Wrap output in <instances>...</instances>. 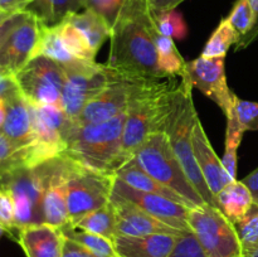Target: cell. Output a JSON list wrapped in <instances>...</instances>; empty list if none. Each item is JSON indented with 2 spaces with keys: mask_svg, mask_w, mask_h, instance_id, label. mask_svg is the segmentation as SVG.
Returning <instances> with one entry per match:
<instances>
[{
  "mask_svg": "<svg viewBox=\"0 0 258 257\" xmlns=\"http://www.w3.org/2000/svg\"><path fill=\"white\" fill-rule=\"evenodd\" d=\"M37 57L49 58L60 65L75 60V57L68 52L63 43L58 24L45 25L40 22L39 38H38L37 45H35L34 53H33V58Z\"/></svg>",
  "mask_w": 258,
  "mask_h": 257,
  "instance_id": "25",
  "label": "cell"
},
{
  "mask_svg": "<svg viewBox=\"0 0 258 257\" xmlns=\"http://www.w3.org/2000/svg\"><path fill=\"white\" fill-rule=\"evenodd\" d=\"M153 17L156 28L163 35L170 37L173 39H184L186 37L188 28L184 22L183 15L175 9L161 12L158 14L153 13Z\"/></svg>",
  "mask_w": 258,
  "mask_h": 257,
  "instance_id": "33",
  "label": "cell"
},
{
  "mask_svg": "<svg viewBox=\"0 0 258 257\" xmlns=\"http://www.w3.org/2000/svg\"><path fill=\"white\" fill-rule=\"evenodd\" d=\"M43 24L57 25L73 13L83 10L81 0H33L28 7Z\"/></svg>",
  "mask_w": 258,
  "mask_h": 257,
  "instance_id": "26",
  "label": "cell"
},
{
  "mask_svg": "<svg viewBox=\"0 0 258 257\" xmlns=\"http://www.w3.org/2000/svg\"><path fill=\"white\" fill-rule=\"evenodd\" d=\"M174 78L153 80L131 102L123 126L121 166L134 158L139 148L151 134L164 131L179 83Z\"/></svg>",
  "mask_w": 258,
  "mask_h": 257,
  "instance_id": "3",
  "label": "cell"
},
{
  "mask_svg": "<svg viewBox=\"0 0 258 257\" xmlns=\"http://www.w3.org/2000/svg\"><path fill=\"white\" fill-rule=\"evenodd\" d=\"M184 76L189 78L193 87L214 101L226 117L233 112L236 95L227 85L224 58H206L201 55L197 59L186 62Z\"/></svg>",
  "mask_w": 258,
  "mask_h": 257,
  "instance_id": "13",
  "label": "cell"
},
{
  "mask_svg": "<svg viewBox=\"0 0 258 257\" xmlns=\"http://www.w3.org/2000/svg\"><path fill=\"white\" fill-rule=\"evenodd\" d=\"M59 229L66 238L77 242V243L87 248L88 251H91L97 257H117V253H116L115 247H113L111 239L98 236V234L91 233V232L75 228V227L68 223Z\"/></svg>",
  "mask_w": 258,
  "mask_h": 257,
  "instance_id": "30",
  "label": "cell"
},
{
  "mask_svg": "<svg viewBox=\"0 0 258 257\" xmlns=\"http://www.w3.org/2000/svg\"><path fill=\"white\" fill-rule=\"evenodd\" d=\"M242 181L246 184L247 188L251 191L252 197H253L254 206L258 207V168L252 171L251 174H248Z\"/></svg>",
  "mask_w": 258,
  "mask_h": 257,
  "instance_id": "45",
  "label": "cell"
},
{
  "mask_svg": "<svg viewBox=\"0 0 258 257\" xmlns=\"http://www.w3.org/2000/svg\"><path fill=\"white\" fill-rule=\"evenodd\" d=\"M184 0H146L149 8L154 14H158L161 12H168L174 10L178 5H180Z\"/></svg>",
  "mask_w": 258,
  "mask_h": 257,
  "instance_id": "43",
  "label": "cell"
},
{
  "mask_svg": "<svg viewBox=\"0 0 258 257\" xmlns=\"http://www.w3.org/2000/svg\"><path fill=\"white\" fill-rule=\"evenodd\" d=\"M66 19L80 30L96 54L103 43L111 38V32H112L111 27L102 17H100L93 10L83 9L78 13H73Z\"/></svg>",
  "mask_w": 258,
  "mask_h": 257,
  "instance_id": "24",
  "label": "cell"
},
{
  "mask_svg": "<svg viewBox=\"0 0 258 257\" xmlns=\"http://www.w3.org/2000/svg\"><path fill=\"white\" fill-rule=\"evenodd\" d=\"M151 81L121 75L93 97L73 121L77 123L102 122L127 112L131 102Z\"/></svg>",
  "mask_w": 258,
  "mask_h": 257,
  "instance_id": "12",
  "label": "cell"
},
{
  "mask_svg": "<svg viewBox=\"0 0 258 257\" xmlns=\"http://www.w3.org/2000/svg\"><path fill=\"white\" fill-rule=\"evenodd\" d=\"M113 175L117 179H120V180H122L125 184H127L131 188L166 197V198L171 199V201L179 202V203L184 204V206H186L188 208H190V207L188 206V203L185 202V199L181 198V197L179 196V194H176L175 191L170 190L169 188L164 186L163 184L156 181L154 178H151L146 171H144L143 169L135 163L134 159H131L130 161H127V163L123 164L122 166H120V168L115 171Z\"/></svg>",
  "mask_w": 258,
  "mask_h": 257,
  "instance_id": "23",
  "label": "cell"
},
{
  "mask_svg": "<svg viewBox=\"0 0 258 257\" xmlns=\"http://www.w3.org/2000/svg\"><path fill=\"white\" fill-rule=\"evenodd\" d=\"M15 241L27 257H62L64 236L57 227L42 223L19 229Z\"/></svg>",
  "mask_w": 258,
  "mask_h": 257,
  "instance_id": "19",
  "label": "cell"
},
{
  "mask_svg": "<svg viewBox=\"0 0 258 257\" xmlns=\"http://www.w3.org/2000/svg\"><path fill=\"white\" fill-rule=\"evenodd\" d=\"M244 257H258V246L254 247V248L249 249L248 252L243 253Z\"/></svg>",
  "mask_w": 258,
  "mask_h": 257,
  "instance_id": "47",
  "label": "cell"
},
{
  "mask_svg": "<svg viewBox=\"0 0 258 257\" xmlns=\"http://www.w3.org/2000/svg\"><path fill=\"white\" fill-rule=\"evenodd\" d=\"M110 202L116 214V234H121V236H148V234L181 236L185 233L155 218L136 204L116 194L115 191L111 194Z\"/></svg>",
  "mask_w": 258,
  "mask_h": 257,
  "instance_id": "17",
  "label": "cell"
},
{
  "mask_svg": "<svg viewBox=\"0 0 258 257\" xmlns=\"http://www.w3.org/2000/svg\"><path fill=\"white\" fill-rule=\"evenodd\" d=\"M29 106L33 143L24 151V166L35 168L45 161L62 156L66 148L63 131L70 117L58 106H35L32 103Z\"/></svg>",
  "mask_w": 258,
  "mask_h": 257,
  "instance_id": "10",
  "label": "cell"
},
{
  "mask_svg": "<svg viewBox=\"0 0 258 257\" xmlns=\"http://www.w3.org/2000/svg\"><path fill=\"white\" fill-rule=\"evenodd\" d=\"M66 159V193L70 216L68 223H75L86 214L110 202L115 175L98 173L76 163L72 159Z\"/></svg>",
  "mask_w": 258,
  "mask_h": 257,
  "instance_id": "7",
  "label": "cell"
},
{
  "mask_svg": "<svg viewBox=\"0 0 258 257\" xmlns=\"http://www.w3.org/2000/svg\"><path fill=\"white\" fill-rule=\"evenodd\" d=\"M82 231L98 234L112 241L116 236V214L111 202L101 208L86 214L75 223H68Z\"/></svg>",
  "mask_w": 258,
  "mask_h": 257,
  "instance_id": "28",
  "label": "cell"
},
{
  "mask_svg": "<svg viewBox=\"0 0 258 257\" xmlns=\"http://www.w3.org/2000/svg\"><path fill=\"white\" fill-rule=\"evenodd\" d=\"M60 65V63H59ZM63 70L62 106L71 120L77 117L86 105L122 73L96 60H80L60 65Z\"/></svg>",
  "mask_w": 258,
  "mask_h": 257,
  "instance_id": "6",
  "label": "cell"
},
{
  "mask_svg": "<svg viewBox=\"0 0 258 257\" xmlns=\"http://www.w3.org/2000/svg\"><path fill=\"white\" fill-rule=\"evenodd\" d=\"M156 30L146 0H127L112 27L106 65L130 77L166 78L158 65L154 40Z\"/></svg>",
  "mask_w": 258,
  "mask_h": 257,
  "instance_id": "1",
  "label": "cell"
},
{
  "mask_svg": "<svg viewBox=\"0 0 258 257\" xmlns=\"http://www.w3.org/2000/svg\"><path fill=\"white\" fill-rule=\"evenodd\" d=\"M7 116L0 130L24 153L33 143L32 115L29 102L20 92L5 101Z\"/></svg>",
  "mask_w": 258,
  "mask_h": 257,
  "instance_id": "21",
  "label": "cell"
},
{
  "mask_svg": "<svg viewBox=\"0 0 258 257\" xmlns=\"http://www.w3.org/2000/svg\"><path fill=\"white\" fill-rule=\"evenodd\" d=\"M4 233H7V231H5V228H4V227H2V226H0V237H2L3 234H4Z\"/></svg>",
  "mask_w": 258,
  "mask_h": 257,
  "instance_id": "50",
  "label": "cell"
},
{
  "mask_svg": "<svg viewBox=\"0 0 258 257\" xmlns=\"http://www.w3.org/2000/svg\"><path fill=\"white\" fill-rule=\"evenodd\" d=\"M156 52H158V65L165 77H181L185 73L186 62L181 57L176 48L174 39L161 34L156 30L154 34Z\"/></svg>",
  "mask_w": 258,
  "mask_h": 257,
  "instance_id": "27",
  "label": "cell"
},
{
  "mask_svg": "<svg viewBox=\"0 0 258 257\" xmlns=\"http://www.w3.org/2000/svg\"><path fill=\"white\" fill-rule=\"evenodd\" d=\"M234 226L241 239L243 253L258 246V207L253 206L248 216Z\"/></svg>",
  "mask_w": 258,
  "mask_h": 257,
  "instance_id": "35",
  "label": "cell"
},
{
  "mask_svg": "<svg viewBox=\"0 0 258 257\" xmlns=\"http://www.w3.org/2000/svg\"><path fill=\"white\" fill-rule=\"evenodd\" d=\"M0 226L4 227L7 233L12 238H15L17 228H15L14 202L9 191L3 188H0Z\"/></svg>",
  "mask_w": 258,
  "mask_h": 257,
  "instance_id": "39",
  "label": "cell"
},
{
  "mask_svg": "<svg viewBox=\"0 0 258 257\" xmlns=\"http://www.w3.org/2000/svg\"><path fill=\"white\" fill-rule=\"evenodd\" d=\"M18 92H20V91L14 76L0 71V98L7 101L8 98L17 95Z\"/></svg>",
  "mask_w": 258,
  "mask_h": 257,
  "instance_id": "40",
  "label": "cell"
},
{
  "mask_svg": "<svg viewBox=\"0 0 258 257\" xmlns=\"http://www.w3.org/2000/svg\"><path fill=\"white\" fill-rule=\"evenodd\" d=\"M242 257H244V256H242Z\"/></svg>",
  "mask_w": 258,
  "mask_h": 257,
  "instance_id": "51",
  "label": "cell"
},
{
  "mask_svg": "<svg viewBox=\"0 0 258 257\" xmlns=\"http://www.w3.org/2000/svg\"><path fill=\"white\" fill-rule=\"evenodd\" d=\"M62 257H97L92 252L88 251L83 246H81L77 242L72 241L64 237V243H63Z\"/></svg>",
  "mask_w": 258,
  "mask_h": 257,
  "instance_id": "41",
  "label": "cell"
},
{
  "mask_svg": "<svg viewBox=\"0 0 258 257\" xmlns=\"http://www.w3.org/2000/svg\"><path fill=\"white\" fill-rule=\"evenodd\" d=\"M5 116H7V105H5V101L0 98V128L5 121Z\"/></svg>",
  "mask_w": 258,
  "mask_h": 257,
  "instance_id": "46",
  "label": "cell"
},
{
  "mask_svg": "<svg viewBox=\"0 0 258 257\" xmlns=\"http://www.w3.org/2000/svg\"><path fill=\"white\" fill-rule=\"evenodd\" d=\"M178 237L173 234H116L112 243L117 257H169Z\"/></svg>",
  "mask_w": 258,
  "mask_h": 257,
  "instance_id": "20",
  "label": "cell"
},
{
  "mask_svg": "<svg viewBox=\"0 0 258 257\" xmlns=\"http://www.w3.org/2000/svg\"><path fill=\"white\" fill-rule=\"evenodd\" d=\"M227 19L241 38L248 34L256 24V14L249 4V0H237Z\"/></svg>",
  "mask_w": 258,
  "mask_h": 257,
  "instance_id": "34",
  "label": "cell"
},
{
  "mask_svg": "<svg viewBox=\"0 0 258 257\" xmlns=\"http://www.w3.org/2000/svg\"><path fill=\"white\" fill-rule=\"evenodd\" d=\"M60 37L68 52L75 57V59L80 60H96V53L91 49L87 40L83 38L80 30L73 27L67 19L58 24Z\"/></svg>",
  "mask_w": 258,
  "mask_h": 257,
  "instance_id": "32",
  "label": "cell"
},
{
  "mask_svg": "<svg viewBox=\"0 0 258 257\" xmlns=\"http://www.w3.org/2000/svg\"><path fill=\"white\" fill-rule=\"evenodd\" d=\"M81 2H82L83 9H90L97 13L112 29L127 0H81Z\"/></svg>",
  "mask_w": 258,
  "mask_h": 257,
  "instance_id": "36",
  "label": "cell"
},
{
  "mask_svg": "<svg viewBox=\"0 0 258 257\" xmlns=\"http://www.w3.org/2000/svg\"><path fill=\"white\" fill-rule=\"evenodd\" d=\"M44 171V191L42 201L43 223L62 228L70 222L66 193L64 156L54 158L42 164Z\"/></svg>",
  "mask_w": 258,
  "mask_h": 257,
  "instance_id": "16",
  "label": "cell"
},
{
  "mask_svg": "<svg viewBox=\"0 0 258 257\" xmlns=\"http://www.w3.org/2000/svg\"><path fill=\"white\" fill-rule=\"evenodd\" d=\"M23 97L35 106L54 105L62 107L63 70L55 60L45 57L30 59L14 75Z\"/></svg>",
  "mask_w": 258,
  "mask_h": 257,
  "instance_id": "11",
  "label": "cell"
},
{
  "mask_svg": "<svg viewBox=\"0 0 258 257\" xmlns=\"http://www.w3.org/2000/svg\"><path fill=\"white\" fill-rule=\"evenodd\" d=\"M40 20L29 10L13 28L0 49V71L14 76L33 58L39 38Z\"/></svg>",
  "mask_w": 258,
  "mask_h": 257,
  "instance_id": "14",
  "label": "cell"
},
{
  "mask_svg": "<svg viewBox=\"0 0 258 257\" xmlns=\"http://www.w3.org/2000/svg\"><path fill=\"white\" fill-rule=\"evenodd\" d=\"M188 224L207 257L243 256L236 226L219 208L208 204L191 208Z\"/></svg>",
  "mask_w": 258,
  "mask_h": 257,
  "instance_id": "9",
  "label": "cell"
},
{
  "mask_svg": "<svg viewBox=\"0 0 258 257\" xmlns=\"http://www.w3.org/2000/svg\"><path fill=\"white\" fill-rule=\"evenodd\" d=\"M191 143H193L197 164L203 174L207 185L217 199V196L221 193L222 189L232 180L227 175L222 165V160L214 153L199 117L196 120L191 130Z\"/></svg>",
  "mask_w": 258,
  "mask_h": 257,
  "instance_id": "18",
  "label": "cell"
},
{
  "mask_svg": "<svg viewBox=\"0 0 258 257\" xmlns=\"http://www.w3.org/2000/svg\"><path fill=\"white\" fill-rule=\"evenodd\" d=\"M244 133L246 131L239 123L233 110V112L227 117L226 146H224V154L222 158V165L232 181L237 180V151L241 145Z\"/></svg>",
  "mask_w": 258,
  "mask_h": 257,
  "instance_id": "29",
  "label": "cell"
},
{
  "mask_svg": "<svg viewBox=\"0 0 258 257\" xmlns=\"http://www.w3.org/2000/svg\"><path fill=\"white\" fill-rule=\"evenodd\" d=\"M10 14H13V13H7V12H2V10H0V23H2L3 20H4L5 18Z\"/></svg>",
  "mask_w": 258,
  "mask_h": 257,
  "instance_id": "49",
  "label": "cell"
},
{
  "mask_svg": "<svg viewBox=\"0 0 258 257\" xmlns=\"http://www.w3.org/2000/svg\"><path fill=\"white\" fill-rule=\"evenodd\" d=\"M112 191H115L122 198L127 199L131 203L136 204L141 209L148 212L149 214L160 219L164 223L169 224V226L174 227L181 232H185V233L191 232L188 224V214L190 208H188L184 204L171 201V199L159 196V194L131 188L116 176L115 180H113Z\"/></svg>",
  "mask_w": 258,
  "mask_h": 257,
  "instance_id": "15",
  "label": "cell"
},
{
  "mask_svg": "<svg viewBox=\"0 0 258 257\" xmlns=\"http://www.w3.org/2000/svg\"><path fill=\"white\" fill-rule=\"evenodd\" d=\"M252 9H253L254 14H256V22L258 20V0H249Z\"/></svg>",
  "mask_w": 258,
  "mask_h": 257,
  "instance_id": "48",
  "label": "cell"
},
{
  "mask_svg": "<svg viewBox=\"0 0 258 257\" xmlns=\"http://www.w3.org/2000/svg\"><path fill=\"white\" fill-rule=\"evenodd\" d=\"M218 207L233 224L243 221L253 208V197L242 180L227 184L217 196Z\"/></svg>",
  "mask_w": 258,
  "mask_h": 257,
  "instance_id": "22",
  "label": "cell"
},
{
  "mask_svg": "<svg viewBox=\"0 0 258 257\" xmlns=\"http://www.w3.org/2000/svg\"><path fill=\"white\" fill-rule=\"evenodd\" d=\"M126 112L102 122L77 123L68 120L63 131L62 156L98 173L113 175L121 166V143Z\"/></svg>",
  "mask_w": 258,
  "mask_h": 257,
  "instance_id": "2",
  "label": "cell"
},
{
  "mask_svg": "<svg viewBox=\"0 0 258 257\" xmlns=\"http://www.w3.org/2000/svg\"><path fill=\"white\" fill-rule=\"evenodd\" d=\"M0 188L9 191L14 202L17 232L24 227L43 223L44 171L42 164L35 168L17 166L2 171Z\"/></svg>",
  "mask_w": 258,
  "mask_h": 257,
  "instance_id": "8",
  "label": "cell"
},
{
  "mask_svg": "<svg viewBox=\"0 0 258 257\" xmlns=\"http://www.w3.org/2000/svg\"><path fill=\"white\" fill-rule=\"evenodd\" d=\"M191 91H193V85L189 78L186 76L180 77L174 95L173 107L168 116L164 131L189 181L193 184L194 188L208 206L219 208L218 202L207 185L194 155L191 130L199 116L194 107Z\"/></svg>",
  "mask_w": 258,
  "mask_h": 257,
  "instance_id": "4",
  "label": "cell"
},
{
  "mask_svg": "<svg viewBox=\"0 0 258 257\" xmlns=\"http://www.w3.org/2000/svg\"><path fill=\"white\" fill-rule=\"evenodd\" d=\"M234 112L244 131L258 130V102L234 98Z\"/></svg>",
  "mask_w": 258,
  "mask_h": 257,
  "instance_id": "38",
  "label": "cell"
},
{
  "mask_svg": "<svg viewBox=\"0 0 258 257\" xmlns=\"http://www.w3.org/2000/svg\"><path fill=\"white\" fill-rule=\"evenodd\" d=\"M25 14V10L24 12H18V13H13V14L8 15L2 23H0V49H2L3 44H4L5 39L8 38L9 33L12 32L13 28L23 19Z\"/></svg>",
  "mask_w": 258,
  "mask_h": 257,
  "instance_id": "42",
  "label": "cell"
},
{
  "mask_svg": "<svg viewBox=\"0 0 258 257\" xmlns=\"http://www.w3.org/2000/svg\"><path fill=\"white\" fill-rule=\"evenodd\" d=\"M33 0H0V10L7 13L24 12Z\"/></svg>",
  "mask_w": 258,
  "mask_h": 257,
  "instance_id": "44",
  "label": "cell"
},
{
  "mask_svg": "<svg viewBox=\"0 0 258 257\" xmlns=\"http://www.w3.org/2000/svg\"><path fill=\"white\" fill-rule=\"evenodd\" d=\"M239 40L241 35L236 32V29L226 18L219 23L213 34L209 37L201 55L206 58H226L231 45L237 44Z\"/></svg>",
  "mask_w": 258,
  "mask_h": 257,
  "instance_id": "31",
  "label": "cell"
},
{
  "mask_svg": "<svg viewBox=\"0 0 258 257\" xmlns=\"http://www.w3.org/2000/svg\"><path fill=\"white\" fill-rule=\"evenodd\" d=\"M24 166V153L0 130V173Z\"/></svg>",
  "mask_w": 258,
  "mask_h": 257,
  "instance_id": "37",
  "label": "cell"
},
{
  "mask_svg": "<svg viewBox=\"0 0 258 257\" xmlns=\"http://www.w3.org/2000/svg\"><path fill=\"white\" fill-rule=\"evenodd\" d=\"M133 159L151 178L185 199L190 208L207 206L176 159L165 131L151 134Z\"/></svg>",
  "mask_w": 258,
  "mask_h": 257,
  "instance_id": "5",
  "label": "cell"
}]
</instances>
